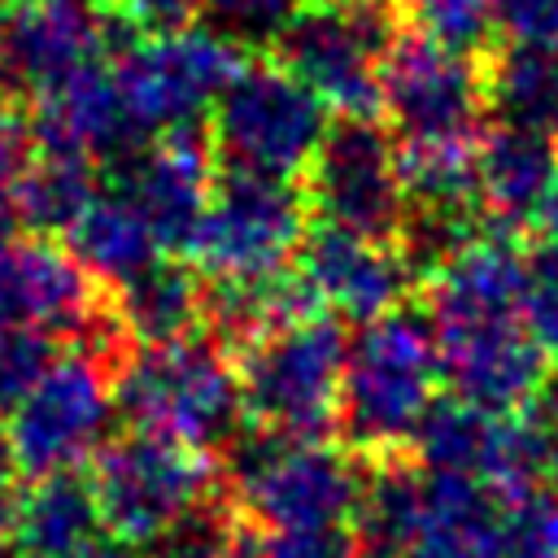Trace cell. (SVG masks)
Segmentation results:
<instances>
[{
	"label": "cell",
	"instance_id": "obj_42",
	"mask_svg": "<svg viewBox=\"0 0 558 558\" xmlns=\"http://www.w3.org/2000/svg\"><path fill=\"white\" fill-rule=\"evenodd\" d=\"M554 488H558V458H554Z\"/></svg>",
	"mask_w": 558,
	"mask_h": 558
},
{
	"label": "cell",
	"instance_id": "obj_10",
	"mask_svg": "<svg viewBox=\"0 0 558 558\" xmlns=\"http://www.w3.org/2000/svg\"><path fill=\"white\" fill-rule=\"evenodd\" d=\"M240 65L244 57L235 39L209 26L135 39L122 57H113L122 100L148 140L196 126L214 109L222 87L240 74Z\"/></svg>",
	"mask_w": 558,
	"mask_h": 558
},
{
	"label": "cell",
	"instance_id": "obj_40",
	"mask_svg": "<svg viewBox=\"0 0 558 558\" xmlns=\"http://www.w3.org/2000/svg\"><path fill=\"white\" fill-rule=\"evenodd\" d=\"M17 475V458H13V445H9V427H4V414H0V493H9Z\"/></svg>",
	"mask_w": 558,
	"mask_h": 558
},
{
	"label": "cell",
	"instance_id": "obj_33",
	"mask_svg": "<svg viewBox=\"0 0 558 558\" xmlns=\"http://www.w3.org/2000/svg\"><path fill=\"white\" fill-rule=\"evenodd\" d=\"M257 558H357V536H353V527L262 532L257 536Z\"/></svg>",
	"mask_w": 558,
	"mask_h": 558
},
{
	"label": "cell",
	"instance_id": "obj_3",
	"mask_svg": "<svg viewBox=\"0 0 558 558\" xmlns=\"http://www.w3.org/2000/svg\"><path fill=\"white\" fill-rule=\"evenodd\" d=\"M113 410L126 427L170 436L196 453L227 449L248 423L235 362L205 336L131 349L113 371Z\"/></svg>",
	"mask_w": 558,
	"mask_h": 558
},
{
	"label": "cell",
	"instance_id": "obj_18",
	"mask_svg": "<svg viewBox=\"0 0 558 558\" xmlns=\"http://www.w3.org/2000/svg\"><path fill=\"white\" fill-rule=\"evenodd\" d=\"M109 296H113V310L135 349H157V344L201 336L205 283L179 257H157L126 283L109 288Z\"/></svg>",
	"mask_w": 558,
	"mask_h": 558
},
{
	"label": "cell",
	"instance_id": "obj_26",
	"mask_svg": "<svg viewBox=\"0 0 558 558\" xmlns=\"http://www.w3.org/2000/svg\"><path fill=\"white\" fill-rule=\"evenodd\" d=\"M257 527L231 510L227 497H209L174 532H166L148 558H257Z\"/></svg>",
	"mask_w": 558,
	"mask_h": 558
},
{
	"label": "cell",
	"instance_id": "obj_44",
	"mask_svg": "<svg viewBox=\"0 0 558 558\" xmlns=\"http://www.w3.org/2000/svg\"><path fill=\"white\" fill-rule=\"evenodd\" d=\"M61 4H83V0H61Z\"/></svg>",
	"mask_w": 558,
	"mask_h": 558
},
{
	"label": "cell",
	"instance_id": "obj_8",
	"mask_svg": "<svg viewBox=\"0 0 558 558\" xmlns=\"http://www.w3.org/2000/svg\"><path fill=\"white\" fill-rule=\"evenodd\" d=\"M310 218V201L292 179L218 166L187 257L209 279H270L301 253Z\"/></svg>",
	"mask_w": 558,
	"mask_h": 558
},
{
	"label": "cell",
	"instance_id": "obj_17",
	"mask_svg": "<svg viewBox=\"0 0 558 558\" xmlns=\"http://www.w3.org/2000/svg\"><path fill=\"white\" fill-rule=\"evenodd\" d=\"M558 179V148L549 131L493 126L475 148V196L493 231H519L536 222L549 187Z\"/></svg>",
	"mask_w": 558,
	"mask_h": 558
},
{
	"label": "cell",
	"instance_id": "obj_6",
	"mask_svg": "<svg viewBox=\"0 0 558 558\" xmlns=\"http://www.w3.org/2000/svg\"><path fill=\"white\" fill-rule=\"evenodd\" d=\"M397 31L392 0H305L270 52L336 118H379V61Z\"/></svg>",
	"mask_w": 558,
	"mask_h": 558
},
{
	"label": "cell",
	"instance_id": "obj_13",
	"mask_svg": "<svg viewBox=\"0 0 558 558\" xmlns=\"http://www.w3.org/2000/svg\"><path fill=\"white\" fill-rule=\"evenodd\" d=\"M109 174H113V192L126 196L135 214L148 222L161 253L192 248L218 174V153L205 122L148 140L131 157L113 161Z\"/></svg>",
	"mask_w": 558,
	"mask_h": 558
},
{
	"label": "cell",
	"instance_id": "obj_1",
	"mask_svg": "<svg viewBox=\"0 0 558 558\" xmlns=\"http://www.w3.org/2000/svg\"><path fill=\"white\" fill-rule=\"evenodd\" d=\"M440 379V344L427 310L397 305L379 314L357 331L344 357L340 445L362 462L410 453Z\"/></svg>",
	"mask_w": 558,
	"mask_h": 558
},
{
	"label": "cell",
	"instance_id": "obj_14",
	"mask_svg": "<svg viewBox=\"0 0 558 558\" xmlns=\"http://www.w3.org/2000/svg\"><path fill=\"white\" fill-rule=\"evenodd\" d=\"M109 52L87 4L13 0L0 13V100H39Z\"/></svg>",
	"mask_w": 558,
	"mask_h": 558
},
{
	"label": "cell",
	"instance_id": "obj_4",
	"mask_svg": "<svg viewBox=\"0 0 558 558\" xmlns=\"http://www.w3.org/2000/svg\"><path fill=\"white\" fill-rule=\"evenodd\" d=\"M349 340L336 314L288 323L235 357L244 418L283 440H327L340 427Z\"/></svg>",
	"mask_w": 558,
	"mask_h": 558
},
{
	"label": "cell",
	"instance_id": "obj_31",
	"mask_svg": "<svg viewBox=\"0 0 558 558\" xmlns=\"http://www.w3.org/2000/svg\"><path fill=\"white\" fill-rule=\"evenodd\" d=\"M305 0H201V13L222 31V35H231L235 44L240 39H275L283 26H288V17L301 9Z\"/></svg>",
	"mask_w": 558,
	"mask_h": 558
},
{
	"label": "cell",
	"instance_id": "obj_23",
	"mask_svg": "<svg viewBox=\"0 0 558 558\" xmlns=\"http://www.w3.org/2000/svg\"><path fill=\"white\" fill-rule=\"evenodd\" d=\"M484 105L506 126L558 131V48L506 44L484 52Z\"/></svg>",
	"mask_w": 558,
	"mask_h": 558
},
{
	"label": "cell",
	"instance_id": "obj_35",
	"mask_svg": "<svg viewBox=\"0 0 558 558\" xmlns=\"http://www.w3.org/2000/svg\"><path fill=\"white\" fill-rule=\"evenodd\" d=\"M35 161V135H31V118H22L9 100H0V187L17 192L22 174Z\"/></svg>",
	"mask_w": 558,
	"mask_h": 558
},
{
	"label": "cell",
	"instance_id": "obj_7",
	"mask_svg": "<svg viewBox=\"0 0 558 558\" xmlns=\"http://www.w3.org/2000/svg\"><path fill=\"white\" fill-rule=\"evenodd\" d=\"M209 140L218 166H240L275 179H305L331 109L275 57L244 61L209 109Z\"/></svg>",
	"mask_w": 558,
	"mask_h": 558
},
{
	"label": "cell",
	"instance_id": "obj_2",
	"mask_svg": "<svg viewBox=\"0 0 558 558\" xmlns=\"http://www.w3.org/2000/svg\"><path fill=\"white\" fill-rule=\"evenodd\" d=\"M222 497L262 532L353 527L366 462L331 440H283L253 423L222 449Z\"/></svg>",
	"mask_w": 558,
	"mask_h": 558
},
{
	"label": "cell",
	"instance_id": "obj_19",
	"mask_svg": "<svg viewBox=\"0 0 558 558\" xmlns=\"http://www.w3.org/2000/svg\"><path fill=\"white\" fill-rule=\"evenodd\" d=\"M100 532V510L92 480L83 471H57L26 484L13 501V549L22 558H57L70 554Z\"/></svg>",
	"mask_w": 558,
	"mask_h": 558
},
{
	"label": "cell",
	"instance_id": "obj_20",
	"mask_svg": "<svg viewBox=\"0 0 558 558\" xmlns=\"http://www.w3.org/2000/svg\"><path fill=\"white\" fill-rule=\"evenodd\" d=\"M65 253L100 283L118 288L157 257H166L148 231V222L135 214V205L118 192H96V201L74 218L65 231Z\"/></svg>",
	"mask_w": 558,
	"mask_h": 558
},
{
	"label": "cell",
	"instance_id": "obj_11",
	"mask_svg": "<svg viewBox=\"0 0 558 558\" xmlns=\"http://www.w3.org/2000/svg\"><path fill=\"white\" fill-rule=\"evenodd\" d=\"M113 418V371L78 349H65L57 366L4 414L17 471L39 480L78 471L109 440Z\"/></svg>",
	"mask_w": 558,
	"mask_h": 558
},
{
	"label": "cell",
	"instance_id": "obj_15",
	"mask_svg": "<svg viewBox=\"0 0 558 558\" xmlns=\"http://www.w3.org/2000/svg\"><path fill=\"white\" fill-rule=\"evenodd\" d=\"M436 344L449 392L488 414H527L554 375L545 344L527 331V318L436 331Z\"/></svg>",
	"mask_w": 558,
	"mask_h": 558
},
{
	"label": "cell",
	"instance_id": "obj_28",
	"mask_svg": "<svg viewBox=\"0 0 558 558\" xmlns=\"http://www.w3.org/2000/svg\"><path fill=\"white\" fill-rule=\"evenodd\" d=\"M405 13L414 17V31L427 39L462 52V57H484L493 39V0H401Z\"/></svg>",
	"mask_w": 558,
	"mask_h": 558
},
{
	"label": "cell",
	"instance_id": "obj_29",
	"mask_svg": "<svg viewBox=\"0 0 558 558\" xmlns=\"http://www.w3.org/2000/svg\"><path fill=\"white\" fill-rule=\"evenodd\" d=\"M65 353V344L39 327L0 336V414H9Z\"/></svg>",
	"mask_w": 558,
	"mask_h": 558
},
{
	"label": "cell",
	"instance_id": "obj_37",
	"mask_svg": "<svg viewBox=\"0 0 558 558\" xmlns=\"http://www.w3.org/2000/svg\"><path fill=\"white\" fill-rule=\"evenodd\" d=\"M57 558H131V545H122V541H87V545H78V549H70V554H57Z\"/></svg>",
	"mask_w": 558,
	"mask_h": 558
},
{
	"label": "cell",
	"instance_id": "obj_32",
	"mask_svg": "<svg viewBox=\"0 0 558 558\" xmlns=\"http://www.w3.org/2000/svg\"><path fill=\"white\" fill-rule=\"evenodd\" d=\"M105 13L122 22L135 39H153V35H174L196 26L201 0H105Z\"/></svg>",
	"mask_w": 558,
	"mask_h": 558
},
{
	"label": "cell",
	"instance_id": "obj_21",
	"mask_svg": "<svg viewBox=\"0 0 558 558\" xmlns=\"http://www.w3.org/2000/svg\"><path fill=\"white\" fill-rule=\"evenodd\" d=\"M423 497L427 471L410 453L366 462V488L353 519L357 549L366 558H405L423 527Z\"/></svg>",
	"mask_w": 558,
	"mask_h": 558
},
{
	"label": "cell",
	"instance_id": "obj_25",
	"mask_svg": "<svg viewBox=\"0 0 558 558\" xmlns=\"http://www.w3.org/2000/svg\"><path fill=\"white\" fill-rule=\"evenodd\" d=\"M17 218L31 231H70L96 201V161L83 153H39L17 183Z\"/></svg>",
	"mask_w": 558,
	"mask_h": 558
},
{
	"label": "cell",
	"instance_id": "obj_24",
	"mask_svg": "<svg viewBox=\"0 0 558 558\" xmlns=\"http://www.w3.org/2000/svg\"><path fill=\"white\" fill-rule=\"evenodd\" d=\"M497 423L501 414H488L462 397H436V405L427 410V418L414 432L410 458L423 471L436 475H466V480H484L493 440H497Z\"/></svg>",
	"mask_w": 558,
	"mask_h": 558
},
{
	"label": "cell",
	"instance_id": "obj_5",
	"mask_svg": "<svg viewBox=\"0 0 558 558\" xmlns=\"http://www.w3.org/2000/svg\"><path fill=\"white\" fill-rule=\"evenodd\" d=\"M87 480L96 493L100 527L122 545H157L218 493L209 453L140 427L109 436L92 453Z\"/></svg>",
	"mask_w": 558,
	"mask_h": 558
},
{
	"label": "cell",
	"instance_id": "obj_22",
	"mask_svg": "<svg viewBox=\"0 0 558 558\" xmlns=\"http://www.w3.org/2000/svg\"><path fill=\"white\" fill-rule=\"evenodd\" d=\"M493 519L497 501L484 484L427 471L423 527L405 558H493Z\"/></svg>",
	"mask_w": 558,
	"mask_h": 558
},
{
	"label": "cell",
	"instance_id": "obj_36",
	"mask_svg": "<svg viewBox=\"0 0 558 558\" xmlns=\"http://www.w3.org/2000/svg\"><path fill=\"white\" fill-rule=\"evenodd\" d=\"M532 414H536V418L545 423V432L558 440V375H549V384L541 388V397H536Z\"/></svg>",
	"mask_w": 558,
	"mask_h": 558
},
{
	"label": "cell",
	"instance_id": "obj_38",
	"mask_svg": "<svg viewBox=\"0 0 558 558\" xmlns=\"http://www.w3.org/2000/svg\"><path fill=\"white\" fill-rule=\"evenodd\" d=\"M17 227H22V218H17V196L0 187V248H4V244H13Z\"/></svg>",
	"mask_w": 558,
	"mask_h": 558
},
{
	"label": "cell",
	"instance_id": "obj_30",
	"mask_svg": "<svg viewBox=\"0 0 558 558\" xmlns=\"http://www.w3.org/2000/svg\"><path fill=\"white\" fill-rule=\"evenodd\" d=\"M527 331L545 344L549 357H558V244L541 240L527 248V305H523Z\"/></svg>",
	"mask_w": 558,
	"mask_h": 558
},
{
	"label": "cell",
	"instance_id": "obj_16",
	"mask_svg": "<svg viewBox=\"0 0 558 558\" xmlns=\"http://www.w3.org/2000/svg\"><path fill=\"white\" fill-rule=\"evenodd\" d=\"M296 275L318 310L353 323H375L379 314L405 305V292L414 288V275L401 262L397 244L362 240L327 222L305 235L296 253Z\"/></svg>",
	"mask_w": 558,
	"mask_h": 558
},
{
	"label": "cell",
	"instance_id": "obj_39",
	"mask_svg": "<svg viewBox=\"0 0 558 558\" xmlns=\"http://www.w3.org/2000/svg\"><path fill=\"white\" fill-rule=\"evenodd\" d=\"M536 227H541V240L558 244V179H554V187H549V196H545V205L536 214Z\"/></svg>",
	"mask_w": 558,
	"mask_h": 558
},
{
	"label": "cell",
	"instance_id": "obj_41",
	"mask_svg": "<svg viewBox=\"0 0 558 558\" xmlns=\"http://www.w3.org/2000/svg\"><path fill=\"white\" fill-rule=\"evenodd\" d=\"M9 545H13V501L9 493H0V558L9 554Z\"/></svg>",
	"mask_w": 558,
	"mask_h": 558
},
{
	"label": "cell",
	"instance_id": "obj_9",
	"mask_svg": "<svg viewBox=\"0 0 558 558\" xmlns=\"http://www.w3.org/2000/svg\"><path fill=\"white\" fill-rule=\"evenodd\" d=\"M301 192L318 222L379 244L397 240L410 209L397 140L388 126H379V118H331Z\"/></svg>",
	"mask_w": 558,
	"mask_h": 558
},
{
	"label": "cell",
	"instance_id": "obj_43",
	"mask_svg": "<svg viewBox=\"0 0 558 558\" xmlns=\"http://www.w3.org/2000/svg\"><path fill=\"white\" fill-rule=\"evenodd\" d=\"M9 4H13V0H0V13H4V9H9Z\"/></svg>",
	"mask_w": 558,
	"mask_h": 558
},
{
	"label": "cell",
	"instance_id": "obj_27",
	"mask_svg": "<svg viewBox=\"0 0 558 558\" xmlns=\"http://www.w3.org/2000/svg\"><path fill=\"white\" fill-rule=\"evenodd\" d=\"M493 558H558V493H527L497 501Z\"/></svg>",
	"mask_w": 558,
	"mask_h": 558
},
{
	"label": "cell",
	"instance_id": "obj_34",
	"mask_svg": "<svg viewBox=\"0 0 558 558\" xmlns=\"http://www.w3.org/2000/svg\"><path fill=\"white\" fill-rule=\"evenodd\" d=\"M493 26L506 44L558 48V0H493Z\"/></svg>",
	"mask_w": 558,
	"mask_h": 558
},
{
	"label": "cell",
	"instance_id": "obj_12",
	"mask_svg": "<svg viewBox=\"0 0 558 558\" xmlns=\"http://www.w3.org/2000/svg\"><path fill=\"white\" fill-rule=\"evenodd\" d=\"M484 70L427 39L423 31H397L379 61V113L392 122V140H480Z\"/></svg>",
	"mask_w": 558,
	"mask_h": 558
}]
</instances>
